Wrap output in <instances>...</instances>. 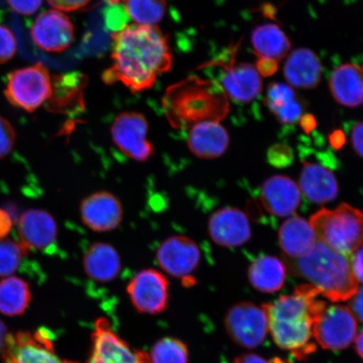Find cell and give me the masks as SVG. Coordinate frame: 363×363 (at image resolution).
Returning <instances> with one entry per match:
<instances>
[{"instance_id":"1","label":"cell","mask_w":363,"mask_h":363,"mask_svg":"<svg viewBox=\"0 0 363 363\" xmlns=\"http://www.w3.org/2000/svg\"><path fill=\"white\" fill-rule=\"evenodd\" d=\"M112 40V62L103 74L104 83L120 82L139 93L151 89L159 76L170 70L169 40L157 26H127L113 33Z\"/></svg>"},{"instance_id":"2","label":"cell","mask_w":363,"mask_h":363,"mask_svg":"<svg viewBox=\"0 0 363 363\" xmlns=\"http://www.w3.org/2000/svg\"><path fill=\"white\" fill-rule=\"evenodd\" d=\"M315 286L303 284L292 294L263 305L269 316L272 337L281 349L302 358L314 351L311 340L315 325L326 308Z\"/></svg>"},{"instance_id":"3","label":"cell","mask_w":363,"mask_h":363,"mask_svg":"<svg viewBox=\"0 0 363 363\" xmlns=\"http://www.w3.org/2000/svg\"><path fill=\"white\" fill-rule=\"evenodd\" d=\"M285 258L292 274L302 277L331 302L347 301L359 289L353 274L351 256L335 252L321 240L306 255Z\"/></svg>"},{"instance_id":"4","label":"cell","mask_w":363,"mask_h":363,"mask_svg":"<svg viewBox=\"0 0 363 363\" xmlns=\"http://www.w3.org/2000/svg\"><path fill=\"white\" fill-rule=\"evenodd\" d=\"M162 104L171 125L183 130L198 122L220 121L228 108L220 86L197 77H190L167 89Z\"/></svg>"},{"instance_id":"5","label":"cell","mask_w":363,"mask_h":363,"mask_svg":"<svg viewBox=\"0 0 363 363\" xmlns=\"http://www.w3.org/2000/svg\"><path fill=\"white\" fill-rule=\"evenodd\" d=\"M317 240L335 252L352 256L363 247V213L347 203L330 211L323 208L311 217Z\"/></svg>"},{"instance_id":"6","label":"cell","mask_w":363,"mask_h":363,"mask_svg":"<svg viewBox=\"0 0 363 363\" xmlns=\"http://www.w3.org/2000/svg\"><path fill=\"white\" fill-rule=\"evenodd\" d=\"M53 83L42 62L21 68L8 76L4 94L12 106L34 112L51 99Z\"/></svg>"},{"instance_id":"7","label":"cell","mask_w":363,"mask_h":363,"mask_svg":"<svg viewBox=\"0 0 363 363\" xmlns=\"http://www.w3.org/2000/svg\"><path fill=\"white\" fill-rule=\"evenodd\" d=\"M227 334L235 344L247 349L259 347L269 331V316L265 308L252 303H237L225 317Z\"/></svg>"},{"instance_id":"8","label":"cell","mask_w":363,"mask_h":363,"mask_svg":"<svg viewBox=\"0 0 363 363\" xmlns=\"http://www.w3.org/2000/svg\"><path fill=\"white\" fill-rule=\"evenodd\" d=\"M148 121L143 113L125 111L113 120L111 134L113 144L131 160L144 162L153 155L152 144L147 138Z\"/></svg>"},{"instance_id":"9","label":"cell","mask_w":363,"mask_h":363,"mask_svg":"<svg viewBox=\"0 0 363 363\" xmlns=\"http://www.w3.org/2000/svg\"><path fill=\"white\" fill-rule=\"evenodd\" d=\"M4 363H75L57 355L49 330L10 334L3 351Z\"/></svg>"},{"instance_id":"10","label":"cell","mask_w":363,"mask_h":363,"mask_svg":"<svg viewBox=\"0 0 363 363\" xmlns=\"http://www.w3.org/2000/svg\"><path fill=\"white\" fill-rule=\"evenodd\" d=\"M87 363H151L149 354L135 350L119 337L106 318L95 322Z\"/></svg>"},{"instance_id":"11","label":"cell","mask_w":363,"mask_h":363,"mask_svg":"<svg viewBox=\"0 0 363 363\" xmlns=\"http://www.w3.org/2000/svg\"><path fill=\"white\" fill-rule=\"evenodd\" d=\"M357 323L350 308L343 306L325 308L316 322L314 338L322 348L342 351L355 340Z\"/></svg>"},{"instance_id":"12","label":"cell","mask_w":363,"mask_h":363,"mask_svg":"<svg viewBox=\"0 0 363 363\" xmlns=\"http://www.w3.org/2000/svg\"><path fill=\"white\" fill-rule=\"evenodd\" d=\"M157 264L166 274L188 281L187 286L194 284L193 272L201 259V250L196 242L184 235H172L165 239L156 252Z\"/></svg>"},{"instance_id":"13","label":"cell","mask_w":363,"mask_h":363,"mask_svg":"<svg viewBox=\"0 0 363 363\" xmlns=\"http://www.w3.org/2000/svg\"><path fill=\"white\" fill-rule=\"evenodd\" d=\"M131 303L142 314L157 315L166 310L169 302V281L155 269L140 271L127 286Z\"/></svg>"},{"instance_id":"14","label":"cell","mask_w":363,"mask_h":363,"mask_svg":"<svg viewBox=\"0 0 363 363\" xmlns=\"http://www.w3.org/2000/svg\"><path fill=\"white\" fill-rule=\"evenodd\" d=\"M31 38L45 52H65L74 40V26L65 12L57 10L45 11L36 18Z\"/></svg>"},{"instance_id":"15","label":"cell","mask_w":363,"mask_h":363,"mask_svg":"<svg viewBox=\"0 0 363 363\" xmlns=\"http://www.w3.org/2000/svg\"><path fill=\"white\" fill-rule=\"evenodd\" d=\"M123 207L115 194L98 191L83 199L80 206L81 220L95 233H108L119 227L123 220Z\"/></svg>"},{"instance_id":"16","label":"cell","mask_w":363,"mask_h":363,"mask_svg":"<svg viewBox=\"0 0 363 363\" xmlns=\"http://www.w3.org/2000/svg\"><path fill=\"white\" fill-rule=\"evenodd\" d=\"M208 235L220 247L233 248L246 244L252 237L248 218L235 208L218 210L208 220Z\"/></svg>"},{"instance_id":"17","label":"cell","mask_w":363,"mask_h":363,"mask_svg":"<svg viewBox=\"0 0 363 363\" xmlns=\"http://www.w3.org/2000/svg\"><path fill=\"white\" fill-rule=\"evenodd\" d=\"M220 77L221 88L233 101L248 104L259 96L262 82L255 66L242 62L226 63Z\"/></svg>"},{"instance_id":"18","label":"cell","mask_w":363,"mask_h":363,"mask_svg":"<svg viewBox=\"0 0 363 363\" xmlns=\"http://www.w3.org/2000/svg\"><path fill=\"white\" fill-rule=\"evenodd\" d=\"M261 201L269 214L287 217L294 214L301 201V191L294 180L286 176H272L261 189Z\"/></svg>"},{"instance_id":"19","label":"cell","mask_w":363,"mask_h":363,"mask_svg":"<svg viewBox=\"0 0 363 363\" xmlns=\"http://www.w3.org/2000/svg\"><path fill=\"white\" fill-rule=\"evenodd\" d=\"M20 243L28 251H44L56 242L57 225L48 212L30 210L23 214L18 225Z\"/></svg>"},{"instance_id":"20","label":"cell","mask_w":363,"mask_h":363,"mask_svg":"<svg viewBox=\"0 0 363 363\" xmlns=\"http://www.w3.org/2000/svg\"><path fill=\"white\" fill-rule=\"evenodd\" d=\"M187 143L195 157L215 159L228 149L230 136L219 121H204L189 127Z\"/></svg>"},{"instance_id":"21","label":"cell","mask_w":363,"mask_h":363,"mask_svg":"<svg viewBox=\"0 0 363 363\" xmlns=\"http://www.w3.org/2000/svg\"><path fill=\"white\" fill-rule=\"evenodd\" d=\"M299 189L308 201L324 204L337 197L339 186L333 172L318 163L303 162Z\"/></svg>"},{"instance_id":"22","label":"cell","mask_w":363,"mask_h":363,"mask_svg":"<svg viewBox=\"0 0 363 363\" xmlns=\"http://www.w3.org/2000/svg\"><path fill=\"white\" fill-rule=\"evenodd\" d=\"M284 75L294 88L314 89L321 80V62L311 50L298 48L289 53L286 59Z\"/></svg>"},{"instance_id":"23","label":"cell","mask_w":363,"mask_h":363,"mask_svg":"<svg viewBox=\"0 0 363 363\" xmlns=\"http://www.w3.org/2000/svg\"><path fill=\"white\" fill-rule=\"evenodd\" d=\"M83 265L86 275L99 284L111 283L116 279L122 267L117 250L106 242L91 244L84 254Z\"/></svg>"},{"instance_id":"24","label":"cell","mask_w":363,"mask_h":363,"mask_svg":"<svg viewBox=\"0 0 363 363\" xmlns=\"http://www.w3.org/2000/svg\"><path fill=\"white\" fill-rule=\"evenodd\" d=\"M335 101L343 106L355 108L363 104V67L345 63L335 68L329 82Z\"/></svg>"},{"instance_id":"25","label":"cell","mask_w":363,"mask_h":363,"mask_svg":"<svg viewBox=\"0 0 363 363\" xmlns=\"http://www.w3.org/2000/svg\"><path fill=\"white\" fill-rule=\"evenodd\" d=\"M279 240L286 258H298L306 255L317 242L316 235L310 222L294 216L281 225Z\"/></svg>"},{"instance_id":"26","label":"cell","mask_w":363,"mask_h":363,"mask_svg":"<svg viewBox=\"0 0 363 363\" xmlns=\"http://www.w3.org/2000/svg\"><path fill=\"white\" fill-rule=\"evenodd\" d=\"M251 40L257 60L272 61L279 65L291 49L287 35L274 23H265L256 27Z\"/></svg>"},{"instance_id":"27","label":"cell","mask_w":363,"mask_h":363,"mask_svg":"<svg viewBox=\"0 0 363 363\" xmlns=\"http://www.w3.org/2000/svg\"><path fill=\"white\" fill-rule=\"evenodd\" d=\"M250 284L262 293H274L283 288L286 279L284 263L275 257L256 258L248 269Z\"/></svg>"},{"instance_id":"28","label":"cell","mask_w":363,"mask_h":363,"mask_svg":"<svg viewBox=\"0 0 363 363\" xmlns=\"http://www.w3.org/2000/svg\"><path fill=\"white\" fill-rule=\"evenodd\" d=\"M31 301L28 284L17 277H8L0 281V313L13 317L26 312Z\"/></svg>"},{"instance_id":"29","label":"cell","mask_w":363,"mask_h":363,"mask_svg":"<svg viewBox=\"0 0 363 363\" xmlns=\"http://www.w3.org/2000/svg\"><path fill=\"white\" fill-rule=\"evenodd\" d=\"M265 103L276 119L283 125H294L303 116V104L293 90L280 91L267 99Z\"/></svg>"},{"instance_id":"30","label":"cell","mask_w":363,"mask_h":363,"mask_svg":"<svg viewBox=\"0 0 363 363\" xmlns=\"http://www.w3.org/2000/svg\"><path fill=\"white\" fill-rule=\"evenodd\" d=\"M127 13L135 24L155 26L165 16L166 0H125Z\"/></svg>"},{"instance_id":"31","label":"cell","mask_w":363,"mask_h":363,"mask_svg":"<svg viewBox=\"0 0 363 363\" xmlns=\"http://www.w3.org/2000/svg\"><path fill=\"white\" fill-rule=\"evenodd\" d=\"M149 357L151 363H188L189 349L179 339L165 337L154 344Z\"/></svg>"},{"instance_id":"32","label":"cell","mask_w":363,"mask_h":363,"mask_svg":"<svg viewBox=\"0 0 363 363\" xmlns=\"http://www.w3.org/2000/svg\"><path fill=\"white\" fill-rule=\"evenodd\" d=\"M29 251L20 242L0 240V277H11L19 269Z\"/></svg>"},{"instance_id":"33","label":"cell","mask_w":363,"mask_h":363,"mask_svg":"<svg viewBox=\"0 0 363 363\" xmlns=\"http://www.w3.org/2000/svg\"><path fill=\"white\" fill-rule=\"evenodd\" d=\"M267 160L271 165L277 167H288L293 162L292 149L284 144H275L267 152Z\"/></svg>"},{"instance_id":"34","label":"cell","mask_w":363,"mask_h":363,"mask_svg":"<svg viewBox=\"0 0 363 363\" xmlns=\"http://www.w3.org/2000/svg\"><path fill=\"white\" fill-rule=\"evenodd\" d=\"M16 49L15 36L7 27L0 25V65L11 60Z\"/></svg>"},{"instance_id":"35","label":"cell","mask_w":363,"mask_h":363,"mask_svg":"<svg viewBox=\"0 0 363 363\" xmlns=\"http://www.w3.org/2000/svg\"><path fill=\"white\" fill-rule=\"evenodd\" d=\"M110 4L111 6L107 9L106 12V23L108 28L116 33L127 26V22L130 17L125 6H121L120 3Z\"/></svg>"},{"instance_id":"36","label":"cell","mask_w":363,"mask_h":363,"mask_svg":"<svg viewBox=\"0 0 363 363\" xmlns=\"http://www.w3.org/2000/svg\"><path fill=\"white\" fill-rule=\"evenodd\" d=\"M16 134L10 121L0 116V158L6 157L12 151Z\"/></svg>"},{"instance_id":"37","label":"cell","mask_w":363,"mask_h":363,"mask_svg":"<svg viewBox=\"0 0 363 363\" xmlns=\"http://www.w3.org/2000/svg\"><path fill=\"white\" fill-rule=\"evenodd\" d=\"M13 11L22 16H31L38 12L43 0H7Z\"/></svg>"},{"instance_id":"38","label":"cell","mask_w":363,"mask_h":363,"mask_svg":"<svg viewBox=\"0 0 363 363\" xmlns=\"http://www.w3.org/2000/svg\"><path fill=\"white\" fill-rule=\"evenodd\" d=\"M50 6L62 12H72L83 10L93 0H48Z\"/></svg>"},{"instance_id":"39","label":"cell","mask_w":363,"mask_h":363,"mask_svg":"<svg viewBox=\"0 0 363 363\" xmlns=\"http://www.w3.org/2000/svg\"><path fill=\"white\" fill-rule=\"evenodd\" d=\"M351 256L352 269L358 283L363 284V247L357 249Z\"/></svg>"},{"instance_id":"40","label":"cell","mask_w":363,"mask_h":363,"mask_svg":"<svg viewBox=\"0 0 363 363\" xmlns=\"http://www.w3.org/2000/svg\"><path fill=\"white\" fill-rule=\"evenodd\" d=\"M352 144L354 150L363 158V121L357 122L352 130Z\"/></svg>"},{"instance_id":"41","label":"cell","mask_w":363,"mask_h":363,"mask_svg":"<svg viewBox=\"0 0 363 363\" xmlns=\"http://www.w3.org/2000/svg\"><path fill=\"white\" fill-rule=\"evenodd\" d=\"M351 311L356 319L363 323V286L353 295L350 306Z\"/></svg>"},{"instance_id":"42","label":"cell","mask_w":363,"mask_h":363,"mask_svg":"<svg viewBox=\"0 0 363 363\" xmlns=\"http://www.w3.org/2000/svg\"><path fill=\"white\" fill-rule=\"evenodd\" d=\"M256 68L260 75L269 77L274 75L278 71L279 63L272 61L257 60Z\"/></svg>"},{"instance_id":"43","label":"cell","mask_w":363,"mask_h":363,"mask_svg":"<svg viewBox=\"0 0 363 363\" xmlns=\"http://www.w3.org/2000/svg\"><path fill=\"white\" fill-rule=\"evenodd\" d=\"M12 228V220L7 211L0 208V240H3L10 233Z\"/></svg>"},{"instance_id":"44","label":"cell","mask_w":363,"mask_h":363,"mask_svg":"<svg viewBox=\"0 0 363 363\" xmlns=\"http://www.w3.org/2000/svg\"><path fill=\"white\" fill-rule=\"evenodd\" d=\"M231 363H270L256 354H244V355L235 358Z\"/></svg>"},{"instance_id":"45","label":"cell","mask_w":363,"mask_h":363,"mask_svg":"<svg viewBox=\"0 0 363 363\" xmlns=\"http://www.w3.org/2000/svg\"><path fill=\"white\" fill-rule=\"evenodd\" d=\"M299 121H301L302 128L305 130L306 133H310L316 125L315 118L311 115H303L301 119Z\"/></svg>"},{"instance_id":"46","label":"cell","mask_w":363,"mask_h":363,"mask_svg":"<svg viewBox=\"0 0 363 363\" xmlns=\"http://www.w3.org/2000/svg\"><path fill=\"white\" fill-rule=\"evenodd\" d=\"M344 135L340 131H335V133L330 135V143L335 148H340L344 143Z\"/></svg>"},{"instance_id":"47","label":"cell","mask_w":363,"mask_h":363,"mask_svg":"<svg viewBox=\"0 0 363 363\" xmlns=\"http://www.w3.org/2000/svg\"><path fill=\"white\" fill-rule=\"evenodd\" d=\"M9 335L10 334L8 333L6 326L0 320V352H3L6 347Z\"/></svg>"},{"instance_id":"48","label":"cell","mask_w":363,"mask_h":363,"mask_svg":"<svg viewBox=\"0 0 363 363\" xmlns=\"http://www.w3.org/2000/svg\"><path fill=\"white\" fill-rule=\"evenodd\" d=\"M355 342L357 352L363 360V330L357 335Z\"/></svg>"},{"instance_id":"49","label":"cell","mask_w":363,"mask_h":363,"mask_svg":"<svg viewBox=\"0 0 363 363\" xmlns=\"http://www.w3.org/2000/svg\"><path fill=\"white\" fill-rule=\"evenodd\" d=\"M121 1H125V0H110V3H120Z\"/></svg>"}]
</instances>
